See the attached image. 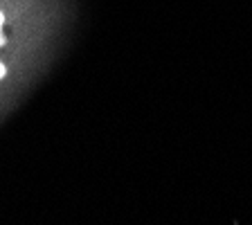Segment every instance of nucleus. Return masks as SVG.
<instances>
[{
    "mask_svg": "<svg viewBox=\"0 0 252 225\" xmlns=\"http://www.w3.org/2000/svg\"><path fill=\"white\" fill-rule=\"evenodd\" d=\"M0 30H2V11H0ZM0 45H2V34H0Z\"/></svg>",
    "mask_w": 252,
    "mask_h": 225,
    "instance_id": "obj_1",
    "label": "nucleus"
},
{
    "mask_svg": "<svg viewBox=\"0 0 252 225\" xmlns=\"http://www.w3.org/2000/svg\"><path fill=\"white\" fill-rule=\"evenodd\" d=\"M2 74H5V65H2V63H0V77H2Z\"/></svg>",
    "mask_w": 252,
    "mask_h": 225,
    "instance_id": "obj_2",
    "label": "nucleus"
}]
</instances>
